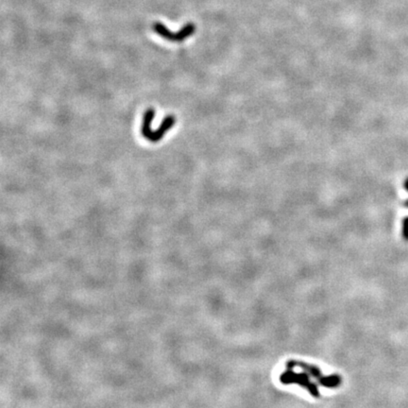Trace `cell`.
Instances as JSON below:
<instances>
[{
    "label": "cell",
    "mask_w": 408,
    "mask_h": 408,
    "mask_svg": "<svg viewBox=\"0 0 408 408\" xmlns=\"http://www.w3.org/2000/svg\"><path fill=\"white\" fill-rule=\"evenodd\" d=\"M154 117L155 110L152 108L147 109L143 116V122L141 126V133L143 137L151 143H156L162 140L163 135L176 124V117L174 115H167L163 118L158 130L152 131L151 125Z\"/></svg>",
    "instance_id": "6da1fadb"
},
{
    "label": "cell",
    "mask_w": 408,
    "mask_h": 408,
    "mask_svg": "<svg viewBox=\"0 0 408 408\" xmlns=\"http://www.w3.org/2000/svg\"><path fill=\"white\" fill-rule=\"evenodd\" d=\"M310 376L308 373H297L292 371V369H288L280 375V381L284 385L299 384L301 387L306 389L313 397L319 398L320 396L319 390L318 386L311 382Z\"/></svg>",
    "instance_id": "7a4b0ae2"
},
{
    "label": "cell",
    "mask_w": 408,
    "mask_h": 408,
    "mask_svg": "<svg viewBox=\"0 0 408 408\" xmlns=\"http://www.w3.org/2000/svg\"><path fill=\"white\" fill-rule=\"evenodd\" d=\"M153 31L167 41L182 42L195 33L196 26L193 23H188L182 29H180L178 33H172L161 22H155L153 24Z\"/></svg>",
    "instance_id": "3957f363"
},
{
    "label": "cell",
    "mask_w": 408,
    "mask_h": 408,
    "mask_svg": "<svg viewBox=\"0 0 408 408\" xmlns=\"http://www.w3.org/2000/svg\"><path fill=\"white\" fill-rule=\"evenodd\" d=\"M285 366H286L287 369H293L295 367H299V368L302 369L303 371H305L306 373H308L312 377L316 378L317 380L319 379L322 376V373H321L320 370L318 367H316L314 365H311V364H308V363H305V362L290 360V361L286 362Z\"/></svg>",
    "instance_id": "277c9868"
},
{
    "label": "cell",
    "mask_w": 408,
    "mask_h": 408,
    "mask_svg": "<svg viewBox=\"0 0 408 408\" xmlns=\"http://www.w3.org/2000/svg\"><path fill=\"white\" fill-rule=\"evenodd\" d=\"M319 384L321 387L324 388H328V389H333V388H337L341 382L342 379L341 377L337 374H333V375L329 376H321L319 379H318Z\"/></svg>",
    "instance_id": "5b68a950"
},
{
    "label": "cell",
    "mask_w": 408,
    "mask_h": 408,
    "mask_svg": "<svg viewBox=\"0 0 408 408\" xmlns=\"http://www.w3.org/2000/svg\"><path fill=\"white\" fill-rule=\"evenodd\" d=\"M403 236L408 241V216H406L403 220Z\"/></svg>",
    "instance_id": "8992f818"
},
{
    "label": "cell",
    "mask_w": 408,
    "mask_h": 408,
    "mask_svg": "<svg viewBox=\"0 0 408 408\" xmlns=\"http://www.w3.org/2000/svg\"><path fill=\"white\" fill-rule=\"evenodd\" d=\"M405 188H406V190L408 192V178H407L406 180H405Z\"/></svg>",
    "instance_id": "52a82bcc"
},
{
    "label": "cell",
    "mask_w": 408,
    "mask_h": 408,
    "mask_svg": "<svg viewBox=\"0 0 408 408\" xmlns=\"http://www.w3.org/2000/svg\"><path fill=\"white\" fill-rule=\"evenodd\" d=\"M405 205H406V207H408V200H407V201H406V203H405Z\"/></svg>",
    "instance_id": "ba28073f"
}]
</instances>
